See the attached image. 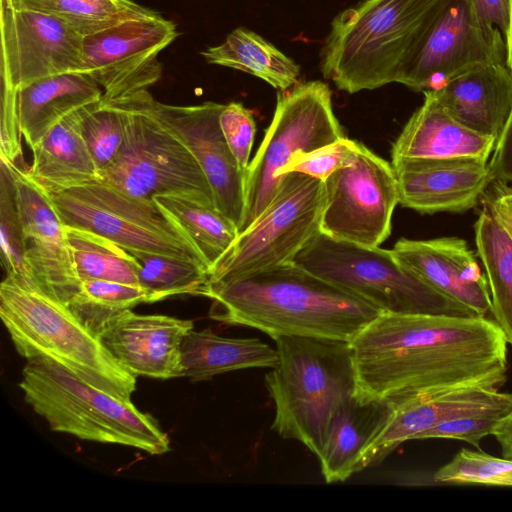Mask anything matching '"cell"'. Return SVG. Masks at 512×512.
I'll list each match as a JSON object with an SVG mask.
<instances>
[{"mask_svg": "<svg viewBox=\"0 0 512 512\" xmlns=\"http://www.w3.org/2000/svg\"><path fill=\"white\" fill-rule=\"evenodd\" d=\"M360 146V142L344 137L312 151L297 153L277 172V178L289 172H299L325 181L335 171L353 164Z\"/></svg>", "mask_w": 512, "mask_h": 512, "instance_id": "cell-38", "label": "cell"}, {"mask_svg": "<svg viewBox=\"0 0 512 512\" xmlns=\"http://www.w3.org/2000/svg\"><path fill=\"white\" fill-rule=\"evenodd\" d=\"M215 321L248 326L273 339L303 336L350 342L382 312L294 261L235 280L210 283Z\"/></svg>", "mask_w": 512, "mask_h": 512, "instance_id": "cell-2", "label": "cell"}, {"mask_svg": "<svg viewBox=\"0 0 512 512\" xmlns=\"http://www.w3.org/2000/svg\"><path fill=\"white\" fill-rule=\"evenodd\" d=\"M493 436L500 445L502 455L512 458V410L498 421Z\"/></svg>", "mask_w": 512, "mask_h": 512, "instance_id": "cell-44", "label": "cell"}, {"mask_svg": "<svg viewBox=\"0 0 512 512\" xmlns=\"http://www.w3.org/2000/svg\"><path fill=\"white\" fill-rule=\"evenodd\" d=\"M468 3L484 29L499 30L505 37L509 24V0H468Z\"/></svg>", "mask_w": 512, "mask_h": 512, "instance_id": "cell-42", "label": "cell"}, {"mask_svg": "<svg viewBox=\"0 0 512 512\" xmlns=\"http://www.w3.org/2000/svg\"><path fill=\"white\" fill-rule=\"evenodd\" d=\"M77 111L61 119L31 149L33 161L26 171L48 194L100 180L80 133Z\"/></svg>", "mask_w": 512, "mask_h": 512, "instance_id": "cell-26", "label": "cell"}, {"mask_svg": "<svg viewBox=\"0 0 512 512\" xmlns=\"http://www.w3.org/2000/svg\"><path fill=\"white\" fill-rule=\"evenodd\" d=\"M177 36L173 21L144 8L112 26L83 36L80 72L101 87L105 99L148 90L162 76L159 53Z\"/></svg>", "mask_w": 512, "mask_h": 512, "instance_id": "cell-12", "label": "cell"}, {"mask_svg": "<svg viewBox=\"0 0 512 512\" xmlns=\"http://www.w3.org/2000/svg\"><path fill=\"white\" fill-rule=\"evenodd\" d=\"M102 96L101 87L81 72L50 76L19 89L1 88L0 157L19 165L22 137L32 149L61 119Z\"/></svg>", "mask_w": 512, "mask_h": 512, "instance_id": "cell-16", "label": "cell"}, {"mask_svg": "<svg viewBox=\"0 0 512 512\" xmlns=\"http://www.w3.org/2000/svg\"><path fill=\"white\" fill-rule=\"evenodd\" d=\"M492 182L512 183V110L488 161Z\"/></svg>", "mask_w": 512, "mask_h": 512, "instance_id": "cell-41", "label": "cell"}, {"mask_svg": "<svg viewBox=\"0 0 512 512\" xmlns=\"http://www.w3.org/2000/svg\"><path fill=\"white\" fill-rule=\"evenodd\" d=\"M324 182L299 173L281 176L274 198L210 271V283L235 280L291 262L320 231Z\"/></svg>", "mask_w": 512, "mask_h": 512, "instance_id": "cell-10", "label": "cell"}, {"mask_svg": "<svg viewBox=\"0 0 512 512\" xmlns=\"http://www.w3.org/2000/svg\"><path fill=\"white\" fill-rule=\"evenodd\" d=\"M219 124L238 165L247 172L256 133L252 111L240 102L225 104L219 116Z\"/></svg>", "mask_w": 512, "mask_h": 512, "instance_id": "cell-39", "label": "cell"}, {"mask_svg": "<svg viewBox=\"0 0 512 512\" xmlns=\"http://www.w3.org/2000/svg\"><path fill=\"white\" fill-rule=\"evenodd\" d=\"M152 97L142 90L113 99L123 113L124 140L114 160L100 172V180L136 197L174 194L215 205L193 154L153 114Z\"/></svg>", "mask_w": 512, "mask_h": 512, "instance_id": "cell-8", "label": "cell"}, {"mask_svg": "<svg viewBox=\"0 0 512 512\" xmlns=\"http://www.w3.org/2000/svg\"><path fill=\"white\" fill-rule=\"evenodd\" d=\"M279 363L265 376L275 405L271 429L321 455L338 407L355 395L348 341L303 336L274 338Z\"/></svg>", "mask_w": 512, "mask_h": 512, "instance_id": "cell-5", "label": "cell"}, {"mask_svg": "<svg viewBox=\"0 0 512 512\" xmlns=\"http://www.w3.org/2000/svg\"><path fill=\"white\" fill-rule=\"evenodd\" d=\"M80 133L97 165L105 169L118 154L124 140V117L115 100L105 99L78 109Z\"/></svg>", "mask_w": 512, "mask_h": 512, "instance_id": "cell-35", "label": "cell"}, {"mask_svg": "<svg viewBox=\"0 0 512 512\" xmlns=\"http://www.w3.org/2000/svg\"><path fill=\"white\" fill-rule=\"evenodd\" d=\"M497 219V218H496ZM497 221L503 226L512 238V219L510 218H499Z\"/></svg>", "mask_w": 512, "mask_h": 512, "instance_id": "cell-46", "label": "cell"}, {"mask_svg": "<svg viewBox=\"0 0 512 512\" xmlns=\"http://www.w3.org/2000/svg\"><path fill=\"white\" fill-rule=\"evenodd\" d=\"M504 416L476 414L457 417L439 423L421 433L416 440L445 438L467 442L479 449L481 440L493 435L498 421Z\"/></svg>", "mask_w": 512, "mask_h": 512, "instance_id": "cell-40", "label": "cell"}, {"mask_svg": "<svg viewBox=\"0 0 512 512\" xmlns=\"http://www.w3.org/2000/svg\"><path fill=\"white\" fill-rule=\"evenodd\" d=\"M1 263L8 274L29 275L25 262L24 222L13 164L0 157Z\"/></svg>", "mask_w": 512, "mask_h": 512, "instance_id": "cell-36", "label": "cell"}, {"mask_svg": "<svg viewBox=\"0 0 512 512\" xmlns=\"http://www.w3.org/2000/svg\"><path fill=\"white\" fill-rule=\"evenodd\" d=\"M138 261L139 285L146 294V303L176 295L204 296L210 285L208 268L198 262L168 255L132 252Z\"/></svg>", "mask_w": 512, "mask_h": 512, "instance_id": "cell-32", "label": "cell"}, {"mask_svg": "<svg viewBox=\"0 0 512 512\" xmlns=\"http://www.w3.org/2000/svg\"><path fill=\"white\" fill-rule=\"evenodd\" d=\"M24 400L53 431L161 455L169 438L156 420L123 399L83 381L44 357L28 359L18 384Z\"/></svg>", "mask_w": 512, "mask_h": 512, "instance_id": "cell-6", "label": "cell"}, {"mask_svg": "<svg viewBox=\"0 0 512 512\" xmlns=\"http://www.w3.org/2000/svg\"><path fill=\"white\" fill-rule=\"evenodd\" d=\"M153 200L191 241L209 272L239 234L237 226L215 205L174 194L157 195Z\"/></svg>", "mask_w": 512, "mask_h": 512, "instance_id": "cell-29", "label": "cell"}, {"mask_svg": "<svg viewBox=\"0 0 512 512\" xmlns=\"http://www.w3.org/2000/svg\"><path fill=\"white\" fill-rule=\"evenodd\" d=\"M399 204L422 214L465 212L492 182L488 161L473 157L392 160Z\"/></svg>", "mask_w": 512, "mask_h": 512, "instance_id": "cell-20", "label": "cell"}, {"mask_svg": "<svg viewBox=\"0 0 512 512\" xmlns=\"http://www.w3.org/2000/svg\"><path fill=\"white\" fill-rule=\"evenodd\" d=\"M184 377L203 381L216 375L249 368H276L277 349L258 338H230L207 328L191 330L181 345Z\"/></svg>", "mask_w": 512, "mask_h": 512, "instance_id": "cell-27", "label": "cell"}, {"mask_svg": "<svg viewBox=\"0 0 512 512\" xmlns=\"http://www.w3.org/2000/svg\"><path fill=\"white\" fill-rule=\"evenodd\" d=\"M50 14L86 36L132 16L145 7L133 0H10Z\"/></svg>", "mask_w": 512, "mask_h": 512, "instance_id": "cell-34", "label": "cell"}, {"mask_svg": "<svg viewBox=\"0 0 512 512\" xmlns=\"http://www.w3.org/2000/svg\"><path fill=\"white\" fill-rule=\"evenodd\" d=\"M493 189L485 196L484 207L495 218L512 219V187L500 182H491Z\"/></svg>", "mask_w": 512, "mask_h": 512, "instance_id": "cell-43", "label": "cell"}, {"mask_svg": "<svg viewBox=\"0 0 512 512\" xmlns=\"http://www.w3.org/2000/svg\"><path fill=\"white\" fill-rule=\"evenodd\" d=\"M150 106L155 117L193 154L210 185L216 208L239 230L247 172L238 165L220 128L219 116L225 104L208 101L179 106L152 97Z\"/></svg>", "mask_w": 512, "mask_h": 512, "instance_id": "cell-17", "label": "cell"}, {"mask_svg": "<svg viewBox=\"0 0 512 512\" xmlns=\"http://www.w3.org/2000/svg\"><path fill=\"white\" fill-rule=\"evenodd\" d=\"M293 261L382 313L474 316L380 246L336 240L319 231Z\"/></svg>", "mask_w": 512, "mask_h": 512, "instance_id": "cell-7", "label": "cell"}, {"mask_svg": "<svg viewBox=\"0 0 512 512\" xmlns=\"http://www.w3.org/2000/svg\"><path fill=\"white\" fill-rule=\"evenodd\" d=\"M49 196L66 226L102 235L130 253L168 255L207 267L191 241L153 199L127 194L101 180Z\"/></svg>", "mask_w": 512, "mask_h": 512, "instance_id": "cell-11", "label": "cell"}, {"mask_svg": "<svg viewBox=\"0 0 512 512\" xmlns=\"http://www.w3.org/2000/svg\"><path fill=\"white\" fill-rule=\"evenodd\" d=\"M323 182L322 233L366 247L380 246L390 236L392 215L400 198L391 163L361 143L355 162Z\"/></svg>", "mask_w": 512, "mask_h": 512, "instance_id": "cell-13", "label": "cell"}, {"mask_svg": "<svg viewBox=\"0 0 512 512\" xmlns=\"http://www.w3.org/2000/svg\"><path fill=\"white\" fill-rule=\"evenodd\" d=\"M13 164V163H12ZM25 234V262L36 284L64 305L78 293L77 275L65 225L49 194L23 169L13 164Z\"/></svg>", "mask_w": 512, "mask_h": 512, "instance_id": "cell-19", "label": "cell"}, {"mask_svg": "<svg viewBox=\"0 0 512 512\" xmlns=\"http://www.w3.org/2000/svg\"><path fill=\"white\" fill-rule=\"evenodd\" d=\"M362 400L397 404L464 385L500 388L507 340L483 316L381 313L349 342Z\"/></svg>", "mask_w": 512, "mask_h": 512, "instance_id": "cell-1", "label": "cell"}, {"mask_svg": "<svg viewBox=\"0 0 512 512\" xmlns=\"http://www.w3.org/2000/svg\"><path fill=\"white\" fill-rule=\"evenodd\" d=\"M0 317L15 349L26 360L50 359L98 389L131 399L137 376L31 276L5 275L0 284Z\"/></svg>", "mask_w": 512, "mask_h": 512, "instance_id": "cell-4", "label": "cell"}, {"mask_svg": "<svg viewBox=\"0 0 512 512\" xmlns=\"http://www.w3.org/2000/svg\"><path fill=\"white\" fill-rule=\"evenodd\" d=\"M393 409L390 402L362 400L356 395L338 407L318 458L327 483L344 481L358 472L363 451L383 429Z\"/></svg>", "mask_w": 512, "mask_h": 512, "instance_id": "cell-25", "label": "cell"}, {"mask_svg": "<svg viewBox=\"0 0 512 512\" xmlns=\"http://www.w3.org/2000/svg\"><path fill=\"white\" fill-rule=\"evenodd\" d=\"M474 232L488 280L491 313L512 345V238L485 207L474 224Z\"/></svg>", "mask_w": 512, "mask_h": 512, "instance_id": "cell-30", "label": "cell"}, {"mask_svg": "<svg viewBox=\"0 0 512 512\" xmlns=\"http://www.w3.org/2000/svg\"><path fill=\"white\" fill-rule=\"evenodd\" d=\"M391 149L392 160L473 157L489 161L496 140L479 134L449 115L429 91Z\"/></svg>", "mask_w": 512, "mask_h": 512, "instance_id": "cell-24", "label": "cell"}, {"mask_svg": "<svg viewBox=\"0 0 512 512\" xmlns=\"http://www.w3.org/2000/svg\"><path fill=\"white\" fill-rule=\"evenodd\" d=\"M193 321L127 310L99 335L109 352L136 376L170 379L184 376L181 345Z\"/></svg>", "mask_w": 512, "mask_h": 512, "instance_id": "cell-22", "label": "cell"}, {"mask_svg": "<svg viewBox=\"0 0 512 512\" xmlns=\"http://www.w3.org/2000/svg\"><path fill=\"white\" fill-rule=\"evenodd\" d=\"M332 107V92L322 81L297 83L277 94L272 121L247 169L245 209L239 233L270 204L281 180L277 172L293 156L344 138Z\"/></svg>", "mask_w": 512, "mask_h": 512, "instance_id": "cell-9", "label": "cell"}, {"mask_svg": "<svg viewBox=\"0 0 512 512\" xmlns=\"http://www.w3.org/2000/svg\"><path fill=\"white\" fill-rule=\"evenodd\" d=\"M214 65L254 75L273 88L287 90L298 83L299 65L255 32L238 27L225 41L201 52Z\"/></svg>", "mask_w": 512, "mask_h": 512, "instance_id": "cell-28", "label": "cell"}, {"mask_svg": "<svg viewBox=\"0 0 512 512\" xmlns=\"http://www.w3.org/2000/svg\"><path fill=\"white\" fill-rule=\"evenodd\" d=\"M445 0H364L339 13L321 49L324 78L350 94L401 76Z\"/></svg>", "mask_w": 512, "mask_h": 512, "instance_id": "cell-3", "label": "cell"}, {"mask_svg": "<svg viewBox=\"0 0 512 512\" xmlns=\"http://www.w3.org/2000/svg\"><path fill=\"white\" fill-rule=\"evenodd\" d=\"M504 39L506 44V65L512 70V0H509V24Z\"/></svg>", "mask_w": 512, "mask_h": 512, "instance_id": "cell-45", "label": "cell"}, {"mask_svg": "<svg viewBox=\"0 0 512 512\" xmlns=\"http://www.w3.org/2000/svg\"><path fill=\"white\" fill-rule=\"evenodd\" d=\"M0 35L2 89L81 71L83 35L50 14L0 0Z\"/></svg>", "mask_w": 512, "mask_h": 512, "instance_id": "cell-15", "label": "cell"}, {"mask_svg": "<svg viewBox=\"0 0 512 512\" xmlns=\"http://www.w3.org/2000/svg\"><path fill=\"white\" fill-rule=\"evenodd\" d=\"M438 483L512 486V458L461 449L433 475Z\"/></svg>", "mask_w": 512, "mask_h": 512, "instance_id": "cell-37", "label": "cell"}, {"mask_svg": "<svg viewBox=\"0 0 512 512\" xmlns=\"http://www.w3.org/2000/svg\"><path fill=\"white\" fill-rule=\"evenodd\" d=\"M512 410V393L486 385H464L419 394L394 404L378 435L363 451L358 472L386 458L400 444L416 440L426 430L457 417Z\"/></svg>", "mask_w": 512, "mask_h": 512, "instance_id": "cell-18", "label": "cell"}, {"mask_svg": "<svg viewBox=\"0 0 512 512\" xmlns=\"http://www.w3.org/2000/svg\"><path fill=\"white\" fill-rule=\"evenodd\" d=\"M490 63H506L502 33L484 29L475 19L468 0H445L399 83L415 92H424L472 67Z\"/></svg>", "mask_w": 512, "mask_h": 512, "instance_id": "cell-14", "label": "cell"}, {"mask_svg": "<svg viewBox=\"0 0 512 512\" xmlns=\"http://www.w3.org/2000/svg\"><path fill=\"white\" fill-rule=\"evenodd\" d=\"M141 303H146V294L140 285L93 279L82 281L66 306L99 336L115 317Z\"/></svg>", "mask_w": 512, "mask_h": 512, "instance_id": "cell-33", "label": "cell"}, {"mask_svg": "<svg viewBox=\"0 0 512 512\" xmlns=\"http://www.w3.org/2000/svg\"><path fill=\"white\" fill-rule=\"evenodd\" d=\"M426 91L459 123L497 140L512 110V70L482 64Z\"/></svg>", "mask_w": 512, "mask_h": 512, "instance_id": "cell-23", "label": "cell"}, {"mask_svg": "<svg viewBox=\"0 0 512 512\" xmlns=\"http://www.w3.org/2000/svg\"><path fill=\"white\" fill-rule=\"evenodd\" d=\"M67 243L80 281L106 280L139 285L135 257L97 233L65 225Z\"/></svg>", "mask_w": 512, "mask_h": 512, "instance_id": "cell-31", "label": "cell"}, {"mask_svg": "<svg viewBox=\"0 0 512 512\" xmlns=\"http://www.w3.org/2000/svg\"><path fill=\"white\" fill-rule=\"evenodd\" d=\"M391 251L402 265L472 315L486 317L491 313L486 274L464 239L455 236L429 240L401 238Z\"/></svg>", "mask_w": 512, "mask_h": 512, "instance_id": "cell-21", "label": "cell"}]
</instances>
